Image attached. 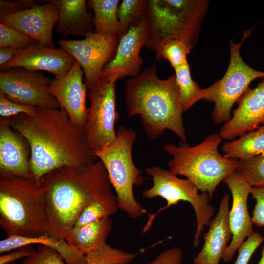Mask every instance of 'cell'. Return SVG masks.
Wrapping results in <instances>:
<instances>
[{"instance_id": "cell-28", "label": "cell", "mask_w": 264, "mask_h": 264, "mask_svg": "<svg viewBox=\"0 0 264 264\" xmlns=\"http://www.w3.org/2000/svg\"><path fill=\"white\" fill-rule=\"evenodd\" d=\"M147 0H123L118 9L120 38L133 26L138 24L147 12Z\"/></svg>"}, {"instance_id": "cell-5", "label": "cell", "mask_w": 264, "mask_h": 264, "mask_svg": "<svg viewBox=\"0 0 264 264\" xmlns=\"http://www.w3.org/2000/svg\"><path fill=\"white\" fill-rule=\"evenodd\" d=\"M222 140L219 134H213L194 146L165 145L163 149L172 156L168 162L170 170L185 176L211 199L219 184L238 166V160L226 158L219 152Z\"/></svg>"}, {"instance_id": "cell-27", "label": "cell", "mask_w": 264, "mask_h": 264, "mask_svg": "<svg viewBox=\"0 0 264 264\" xmlns=\"http://www.w3.org/2000/svg\"><path fill=\"white\" fill-rule=\"evenodd\" d=\"M118 209L116 196L95 200L84 208L78 216L71 231H75L88 223L109 217L116 213Z\"/></svg>"}, {"instance_id": "cell-6", "label": "cell", "mask_w": 264, "mask_h": 264, "mask_svg": "<svg viewBox=\"0 0 264 264\" xmlns=\"http://www.w3.org/2000/svg\"><path fill=\"white\" fill-rule=\"evenodd\" d=\"M149 30L146 47L155 52L164 41L177 39L191 51L207 11L208 0H147Z\"/></svg>"}, {"instance_id": "cell-24", "label": "cell", "mask_w": 264, "mask_h": 264, "mask_svg": "<svg viewBox=\"0 0 264 264\" xmlns=\"http://www.w3.org/2000/svg\"><path fill=\"white\" fill-rule=\"evenodd\" d=\"M221 149L224 157L238 160L264 153V125L244 133L238 139L225 142Z\"/></svg>"}, {"instance_id": "cell-4", "label": "cell", "mask_w": 264, "mask_h": 264, "mask_svg": "<svg viewBox=\"0 0 264 264\" xmlns=\"http://www.w3.org/2000/svg\"><path fill=\"white\" fill-rule=\"evenodd\" d=\"M0 225L7 236L53 234L40 181L34 177L0 175Z\"/></svg>"}, {"instance_id": "cell-20", "label": "cell", "mask_w": 264, "mask_h": 264, "mask_svg": "<svg viewBox=\"0 0 264 264\" xmlns=\"http://www.w3.org/2000/svg\"><path fill=\"white\" fill-rule=\"evenodd\" d=\"M229 213V197L225 194L220 203L218 212L210 222L208 230L204 235V245L194 259V264H219L232 238Z\"/></svg>"}, {"instance_id": "cell-34", "label": "cell", "mask_w": 264, "mask_h": 264, "mask_svg": "<svg viewBox=\"0 0 264 264\" xmlns=\"http://www.w3.org/2000/svg\"><path fill=\"white\" fill-rule=\"evenodd\" d=\"M21 264H66L63 257L55 250L40 245L36 252L25 258Z\"/></svg>"}, {"instance_id": "cell-3", "label": "cell", "mask_w": 264, "mask_h": 264, "mask_svg": "<svg viewBox=\"0 0 264 264\" xmlns=\"http://www.w3.org/2000/svg\"><path fill=\"white\" fill-rule=\"evenodd\" d=\"M125 100L128 116H140L148 138L155 139L169 130L187 143L175 74L161 79L154 65L126 81Z\"/></svg>"}, {"instance_id": "cell-40", "label": "cell", "mask_w": 264, "mask_h": 264, "mask_svg": "<svg viewBox=\"0 0 264 264\" xmlns=\"http://www.w3.org/2000/svg\"><path fill=\"white\" fill-rule=\"evenodd\" d=\"M18 49L11 46L0 47V66L10 61Z\"/></svg>"}, {"instance_id": "cell-11", "label": "cell", "mask_w": 264, "mask_h": 264, "mask_svg": "<svg viewBox=\"0 0 264 264\" xmlns=\"http://www.w3.org/2000/svg\"><path fill=\"white\" fill-rule=\"evenodd\" d=\"M119 41L118 35L94 32L81 40L61 39L59 44L79 63L89 89L99 80L106 65L114 58Z\"/></svg>"}, {"instance_id": "cell-36", "label": "cell", "mask_w": 264, "mask_h": 264, "mask_svg": "<svg viewBox=\"0 0 264 264\" xmlns=\"http://www.w3.org/2000/svg\"><path fill=\"white\" fill-rule=\"evenodd\" d=\"M251 194L256 201L251 217L257 227H264V187H253Z\"/></svg>"}, {"instance_id": "cell-16", "label": "cell", "mask_w": 264, "mask_h": 264, "mask_svg": "<svg viewBox=\"0 0 264 264\" xmlns=\"http://www.w3.org/2000/svg\"><path fill=\"white\" fill-rule=\"evenodd\" d=\"M0 19V23L18 29L35 40L40 45L55 48L53 31L59 18L53 4L45 2Z\"/></svg>"}, {"instance_id": "cell-21", "label": "cell", "mask_w": 264, "mask_h": 264, "mask_svg": "<svg viewBox=\"0 0 264 264\" xmlns=\"http://www.w3.org/2000/svg\"><path fill=\"white\" fill-rule=\"evenodd\" d=\"M55 5L59 11L56 32L64 37L82 36L94 32L93 20L85 0H44Z\"/></svg>"}, {"instance_id": "cell-23", "label": "cell", "mask_w": 264, "mask_h": 264, "mask_svg": "<svg viewBox=\"0 0 264 264\" xmlns=\"http://www.w3.org/2000/svg\"><path fill=\"white\" fill-rule=\"evenodd\" d=\"M112 223L110 217L88 223L71 231L67 241L86 255L106 244Z\"/></svg>"}, {"instance_id": "cell-10", "label": "cell", "mask_w": 264, "mask_h": 264, "mask_svg": "<svg viewBox=\"0 0 264 264\" xmlns=\"http://www.w3.org/2000/svg\"><path fill=\"white\" fill-rule=\"evenodd\" d=\"M116 81L109 75L101 74L89 89L90 105L85 133L92 153L112 144L116 138L115 125L119 116L116 110Z\"/></svg>"}, {"instance_id": "cell-8", "label": "cell", "mask_w": 264, "mask_h": 264, "mask_svg": "<svg viewBox=\"0 0 264 264\" xmlns=\"http://www.w3.org/2000/svg\"><path fill=\"white\" fill-rule=\"evenodd\" d=\"M145 171L152 177L153 185L143 192V197L148 199L160 197L166 201L167 205L155 214L149 215L143 232H146L151 228L153 220L159 213L172 205H176L180 201H186L192 206L196 217L197 228L193 246L198 247L202 233L209 226L215 214V208L210 203L211 198L209 195L199 194V190L191 181L178 178L170 170L153 166L147 168Z\"/></svg>"}, {"instance_id": "cell-1", "label": "cell", "mask_w": 264, "mask_h": 264, "mask_svg": "<svg viewBox=\"0 0 264 264\" xmlns=\"http://www.w3.org/2000/svg\"><path fill=\"white\" fill-rule=\"evenodd\" d=\"M7 118L29 145L31 172L39 181L60 168L82 167L96 161L85 131L63 109L37 107L33 115L21 114Z\"/></svg>"}, {"instance_id": "cell-42", "label": "cell", "mask_w": 264, "mask_h": 264, "mask_svg": "<svg viewBox=\"0 0 264 264\" xmlns=\"http://www.w3.org/2000/svg\"><path fill=\"white\" fill-rule=\"evenodd\" d=\"M15 264L14 263H10V264Z\"/></svg>"}, {"instance_id": "cell-18", "label": "cell", "mask_w": 264, "mask_h": 264, "mask_svg": "<svg viewBox=\"0 0 264 264\" xmlns=\"http://www.w3.org/2000/svg\"><path fill=\"white\" fill-rule=\"evenodd\" d=\"M231 119L221 127L223 139L235 140L264 125V79L256 87L249 88L237 103Z\"/></svg>"}, {"instance_id": "cell-31", "label": "cell", "mask_w": 264, "mask_h": 264, "mask_svg": "<svg viewBox=\"0 0 264 264\" xmlns=\"http://www.w3.org/2000/svg\"><path fill=\"white\" fill-rule=\"evenodd\" d=\"M253 187H264V153L238 160L236 170Z\"/></svg>"}, {"instance_id": "cell-7", "label": "cell", "mask_w": 264, "mask_h": 264, "mask_svg": "<svg viewBox=\"0 0 264 264\" xmlns=\"http://www.w3.org/2000/svg\"><path fill=\"white\" fill-rule=\"evenodd\" d=\"M115 140L111 144L93 153L103 164L110 183L116 192L118 208L132 219L147 213L137 201L133 187L143 184L142 171L133 160L132 148L137 134L132 128L120 126Z\"/></svg>"}, {"instance_id": "cell-39", "label": "cell", "mask_w": 264, "mask_h": 264, "mask_svg": "<svg viewBox=\"0 0 264 264\" xmlns=\"http://www.w3.org/2000/svg\"><path fill=\"white\" fill-rule=\"evenodd\" d=\"M36 251L32 245L19 247L8 253L2 254L0 256V264L13 263L17 260L26 258L34 254Z\"/></svg>"}, {"instance_id": "cell-9", "label": "cell", "mask_w": 264, "mask_h": 264, "mask_svg": "<svg viewBox=\"0 0 264 264\" xmlns=\"http://www.w3.org/2000/svg\"><path fill=\"white\" fill-rule=\"evenodd\" d=\"M253 28L244 31L239 43L229 39L230 57L227 71L222 78L206 88L204 100L214 104L211 115L216 124L228 121L232 117L233 105L249 88L250 84L256 79L264 77V72L251 68L240 53L242 43L250 35Z\"/></svg>"}, {"instance_id": "cell-17", "label": "cell", "mask_w": 264, "mask_h": 264, "mask_svg": "<svg viewBox=\"0 0 264 264\" xmlns=\"http://www.w3.org/2000/svg\"><path fill=\"white\" fill-rule=\"evenodd\" d=\"M75 61L74 57L62 47L49 48L37 44L26 49L18 50L14 57L0 66V68L1 71L15 67L34 71H46L58 78L64 76Z\"/></svg>"}, {"instance_id": "cell-35", "label": "cell", "mask_w": 264, "mask_h": 264, "mask_svg": "<svg viewBox=\"0 0 264 264\" xmlns=\"http://www.w3.org/2000/svg\"><path fill=\"white\" fill-rule=\"evenodd\" d=\"M264 240V237L254 232L238 249V255L234 264H248L251 256Z\"/></svg>"}, {"instance_id": "cell-29", "label": "cell", "mask_w": 264, "mask_h": 264, "mask_svg": "<svg viewBox=\"0 0 264 264\" xmlns=\"http://www.w3.org/2000/svg\"><path fill=\"white\" fill-rule=\"evenodd\" d=\"M107 244L87 253L86 264H128L137 256Z\"/></svg>"}, {"instance_id": "cell-15", "label": "cell", "mask_w": 264, "mask_h": 264, "mask_svg": "<svg viewBox=\"0 0 264 264\" xmlns=\"http://www.w3.org/2000/svg\"><path fill=\"white\" fill-rule=\"evenodd\" d=\"M83 74L81 66L75 61L64 76L51 80L48 91L71 120L85 131L88 108L86 106L88 88L83 80Z\"/></svg>"}, {"instance_id": "cell-2", "label": "cell", "mask_w": 264, "mask_h": 264, "mask_svg": "<svg viewBox=\"0 0 264 264\" xmlns=\"http://www.w3.org/2000/svg\"><path fill=\"white\" fill-rule=\"evenodd\" d=\"M52 233L66 241L84 208L101 198L116 196L100 160L82 167H64L40 180Z\"/></svg>"}, {"instance_id": "cell-32", "label": "cell", "mask_w": 264, "mask_h": 264, "mask_svg": "<svg viewBox=\"0 0 264 264\" xmlns=\"http://www.w3.org/2000/svg\"><path fill=\"white\" fill-rule=\"evenodd\" d=\"M37 44L23 32L0 22V47L11 46L22 50Z\"/></svg>"}, {"instance_id": "cell-37", "label": "cell", "mask_w": 264, "mask_h": 264, "mask_svg": "<svg viewBox=\"0 0 264 264\" xmlns=\"http://www.w3.org/2000/svg\"><path fill=\"white\" fill-rule=\"evenodd\" d=\"M36 3L33 0H18L16 1L0 0V19L34 6Z\"/></svg>"}, {"instance_id": "cell-41", "label": "cell", "mask_w": 264, "mask_h": 264, "mask_svg": "<svg viewBox=\"0 0 264 264\" xmlns=\"http://www.w3.org/2000/svg\"><path fill=\"white\" fill-rule=\"evenodd\" d=\"M261 258L257 264H264V245H263L261 252Z\"/></svg>"}, {"instance_id": "cell-14", "label": "cell", "mask_w": 264, "mask_h": 264, "mask_svg": "<svg viewBox=\"0 0 264 264\" xmlns=\"http://www.w3.org/2000/svg\"><path fill=\"white\" fill-rule=\"evenodd\" d=\"M223 181L230 189L232 196V207L229 213L232 238L222 257L224 261L228 262L245 239L254 232L247 207L248 197L252 187L237 171L227 176Z\"/></svg>"}, {"instance_id": "cell-30", "label": "cell", "mask_w": 264, "mask_h": 264, "mask_svg": "<svg viewBox=\"0 0 264 264\" xmlns=\"http://www.w3.org/2000/svg\"><path fill=\"white\" fill-rule=\"evenodd\" d=\"M190 52L183 42L171 39L160 45L155 52V56L158 60L165 59L168 60L175 69L188 62L187 57Z\"/></svg>"}, {"instance_id": "cell-22", "label": "cell", "mask_w": 264, "mask_h": 264, "mask_svg": "<svg viewBox=\"0 0 264 264\" xmlns=\"http://www.w3.org/2000/svg\"><path fill=\"white\" fill-rule=\"evenodd\" d=\"M45 245L57 251L66 264H86V255L66 240L52 233L34 237L8 236L0 241V253L3 254L27 245Z\"/></svg>"}, {"instance_id": "cell-19", "label": "cell", "mask_w": 264, "mask_h": 264, "mask_svg": "<svg viewBox=\"0 0 264 264\" xmlns=\"http://www.w3.org/2000/svg\"><path fill=\"white\" fill-rule=\"evenodd\" d=\"M26 140L10 126L7 118L0 122V175L34 177Z\"/></svg>"}, {"instance_id": "cell-12", "label": "cell", "mask_w": 264, "mask_h": 264, "mask_svg": "<svg viewBox=\"0 0 264 264\" xmlns=\"http://www.w3.org/2000/svg\"><path fill=\"white\" fill-rule=\"evenodd\" d=\"M38 71L15 67L0 72V91L10 100L42 108L58 109L59 105L48 91L51 82Z\"/></svg>"}, {"instance_id": "cell-13", "label": "cell", "mask_w": 264, "mask_h": 264, "mask_svg": "<svg viewBox=\"0 0 264 264\" xmlns=\"http://www.w3.org/2000/svg\"><path fill=\"white\" fill-rule=\"evenodd\" d=\"M149 30L146 14L138 24L132 26L119 38L114 58L106 65L101 74L109 75L116 81L137 76L143 64L140 52L142 47L146 45Z\"/></svg>"}, {"instance_id": "cell-26", "label": "cell", "mask_w": 264, "mask_h": 264, "mask_svg": "<svg viewBox=\"0 0 264 264\" xmlns=\"http://www.w3.org/2000/svg\"><path fill=\"white\" fill-rule=\"evenodd\" d=\"M174 70L180 101L183 112H185L196 102L204 100L206 89L201 88L193 80L188 62Z\"/></svg>"}, {"instance_id": "cell-25", "label": "cell", "mask_w": 264, "mask_h": 264, "mask_svg": "<svg viewBox=\"0 0 264 264\" xmlns=\"http://www.w3.org/2000/svg\"><path fill=\"white\" fill-rule=\"evenodd\" d=\"M119 0H90L88 6L94 13V32L100 35L120 34L118 17Z\"/></svg>"}, {"instance_id": "cell-38", "label": "cell", "mask_w": 264, "mask_h": 264, "mask_svg": "<svg viewBox=\"0 0 264 264\" xmlns=\"http://www.w3.org/2000/svg\"><path fill=\"white\" fill-rule=\"evenodd\" d=\"M183 252L178 247H173L160 253L148 264H182Z\"/></svg>"}, {"instance_id": "cell-33", "label": "cell", "mask_w": 264, "mask_h": 264, "mask_svg": "<svg viewBox=\"0 0 264 264\" xmlns=\"http://www.w3.org/2000/svg\"><path fill=\"white\" fill-rule=\"evenodd\" d=\"M37 108L14 102L0 91V115L2 118H10L21 114L31 116L36 113Z\"/></svg>"}]
</instances>
